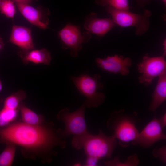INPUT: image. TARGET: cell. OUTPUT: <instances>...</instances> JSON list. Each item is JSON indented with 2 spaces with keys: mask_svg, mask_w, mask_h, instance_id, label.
<instances>
[{
  "mask_svg": "<svg viewBox=\"0 0 166 166\" xmlns=\"http://www.w3.org/2000/svg\"><path fill=\"white\" fill-rule=\"evenodd\" d=\"M51 122L38 125L18 122L0 128V142L20 147L23 153L43 157L49 162L54 154L53 148L59 146L64 148L66 143L55 131Z\"/></svg>",
  "mask_w": 166,
  "mask_h": 166,
  "instance_id": "1",
  "label": "cell"
},
{
  "mask_svg": "<svg viewBox=\"0 0 166 166\" xmlns=\"http://www.w3.org/2000/svg\"><path fill=\"white\" fill-rule=\"evenodd\" d=\"M85 105L84 103L77 110L70 112L67 108L61 109L57 115V118L63 121L65 124L63 130L56 131L61 138L73 136L71 144L75 148L80 140L89 132L87 128L85 118Z\"/></svg>",
  "mask_w": 166,
  "mask_h": 166,
  "instance_id": "2",
  "label": "cell"
},
{
  "mask_svg": "<svg viewBox=\"0 0 166 166\" xmlns=\"http://www.w3.org/2000/svg\"><path fill=\"white\" fill-rule=\"evenodd\" d=\"M132 117L123 109L115 111L111 114L107 122L108 128L113 132V135L119 140L120 145L128 147L136 138L139 132Z\"/></svg>",
  "mask_w": 166,
  "mask_h": 166,
  "instance_id": "3",
  "label": "cell"
},
{
  "mask_svg": "<svg viewBox=\"0 0 166 166\" xmlns=\"http://www.w3.org/2000/svg\"><path fill=\"white\" fill-rule=\"evenodd\" d=\"M116 143V138L113 135L108 136L100 130L97 134L93 135L89 133L85 136L79 143L77 149L83 148L86 156L99 160L110 159Z\"/></svg>",
  "mask_w": 166,
  "mask_h": 166,
  "instance_id": "4",
  "label": "cell"
},
{
  "mask_svg": "<svg viewBox=\"0 0 166 166\" xmlns=\"http://www.w3.org/2000/svg\"><path fill=\"white\" fill-rule=\"evenodd\" d=\"M70 78L79 92L86 98L84 102L86 107L97 108L103 103L105 96L98 91L104 86L100 82L101 76L99 74H95L91 77L84 73L77 77L71 76Z\"/></svg>",
  "mask_w": 166,
  "mask_h": 166,
  "instance_id": "5",
  "label": "cell"
},
{
  "mask_svg": "<svg viewBox=\"0 0 166 166\" xmlns=\"http://www.w3.org/2000/svg\"><path fill=\"white\" fill-rule=\"evenodd\" d=\"M105 9L117 26L121 27H133L136 28L135 34L137 36L143 35L149 29V18L152 13L148 9H145L142 14L133 13L130 10H117L108 6L106 7Z\"/></svg>",
  "mask_w": 166,
  "mask_h": 166,
  "instance_id": "6",
  "label": "cell"
},
{
  "mask_svg": "<svg viewBox=\"0 0 166 166\" xmlns=\"http://www.w3.org/2000/svg\"><path fill=\"white\" fill-rule=\"evenodd\" d=\"M62 48L69 49L70 55L73 57L77 56V52L82 48L84 43L88 42L91 37L89 32L81 33L79 28L71 24H67L59 32Z\"/></svg>",
  "mask_w": 166,
  "mask_h": 166,
  "instance_id": "7",
  "label": "cell"
},
{
  "mask_svg": "<svg viewBox=\"0 0 166 166\" xmlns=\"http://www.w3.org/2000/svg\"><path fill=\"white\" fill-rule=\"evenodd\" d=\"M165 56L150 57L144 55L142 61L137 64V69L141 75L138 77L139 82L147 86L152 83L153 79L166 72Z\"/></svg>",
  "mask_w": 166,
  "mask_h": 166,
  "instance_id": "8",
  "label": "cell"
},
{
  "mask_svg": "<svg viewBox=\"0 0 166 166\" xmlns=\"http://www.w3.org/2000/svg\"><path fill=\"white\" fill-rule=\"evenodd\" d=\"M163 128L158 119L155 117L139 132L131 144L143 148H148L157 141L166 139V136L163 132Z\"/></svg>",
  "mask_w": 166,
  "mask_h": 166,
  "instance_id": "9",
  "label": "cell"
},
{
  "mask_svg": "<svg viewBox=\"0 0 166 166\" xmlns=\"http://www.w3.org/2000/svg\"><path fill=\"white\" fill-rule=\"evenodd\" d=\"M20 12L30 24L42 29L48 28L49 9L41 6L34 8L29 4L15 3Z\"/></svg>",
  "mask_w": 166,
  "mask_h": 166,
  "instance_id": "10",
  "label": "cell"
},
{
  "mask_svg": "<svg viewBox=\"0 0 166 166\" xmlns=\"http://www.w3.org/2000/svg\"><path fill=\"white\" fill-rule=\"evenodd\" d=\"M95 62L97 66L103 70L114 74L127 76L129 73V67L132 65L131 59L124 58L121 55L115 54L108 56L105 58H96Z\"/></svg>",
  "mask_w": 166,
  "mask_h": 166,
  "instance_id": "11",
  "label": "cell"
},
{
  "mask_svg": "<svg viewBox=\"0 0 166 166\" xmlns=\"http://www.w3.org/2000/svg\"><path fill=\"white\" fill-rule=\"evenodd\" d=\"M116 26L112 18H99L94 12L91 13L86 17L84 25L85 28L89 32L100 37L104 36Z\"/></svg>",
  "mask_w": 166,
  "mask_h": 166,
  "instance_id": "12",
  "label": "cell"
},
{
  "mask_svg": "<svg viewBox=\"0 0 166 166\" xmlns=\"http://www.w3.org/2000/svg\"><path fill=\"white\" fill-rule=\"evenodd\" d=\"M9 42L18 47L21 50L27 51L35 49L31 30L25 26L13 25Z\"/></svg>",
  "mask_w": 166,
  "mask_h": 166,
  "instance_id": "13",
  "label": "cell"
},
{
  "mask_svg": "<svg viewBox=\"0 0 166 166\" xmlns=\"http://www.w3.org/2000/svg\"><path fill=\"white\" fill-rule=\"evenodd\" d=\"M18 54L23 63L27 64L31 63L35 64L49 65L51 60L50 53L46 49H35L27 51L20 50Z\"/></svg>",
  "mask_w": 166,
  "mask_h": 166,
  "instance_id": "14",
  "label": "cell"
},
{
  "mask_svg": "<svg viewBox=\"0 0 166 166\" xmlns=\"http://www.w3.org/2000/svg\"><path fill=\"white\" fill-rule=\"evenodd\" d=\"M148 110L155 112L166 99V72L158 77Z\"/></svg>",
  "mask_w": 166,
  "mask_h": 166,
  "instance_id": "15",
  "label": "cell"
},
{
  "mask_svg": "<svg viewBox=\"0 0 166 166\" xmlns=\"http://www.w3.org/2000/svg\"><path fill=\"white\" fill-rule=\"evenodd\" d=\"M22 122L27 124L38 125L44 123L42 115L35 113L22 102L19 108Z\"/></svg>",
  "mask_w": 166,
  "mask_h": 166,
  "instance_id": "16",
  "label": "cell"
},
{
  "mask_svg": "<svg viewBox=\"0 0 166 166\" xmlns=\"http://www.w3.org/2000/svg\"><path fill=\"white\" fill-rule=\"evenodd\" d=\"M25 91L19 90L8 97L5 99L3 107L13 110L19 108L22 101L26 98Z\"/></svg>",
  "mask_w": 166,
  "mask_h": 166,
  "instance_id": "17",
  "label": "cell"
},
{
  "mask_svg": "<svg viewBox=\"0 0 166 166\" xmlns=\"http://www.w3.org/2000/svg\"><path fill=\"white\" fill-rule=\"evenodd\" d=\"M4 150L0 154V166H10L13 163L16 150V146L6 144Z\"/></svg>",
  "mask_w": 166,
  "mask_h": 166,
  "instance_id": "18",
  "label": "cell"
},
{
  "mask_svg": "<svg viewBox=\"0 0 166 166\" xmlns=\"http://www.w3.org/2000/svg\"><path fill=\"white\" fill-rule=\"evenodd\" d=\"M96 3L103 6H110L116 9L129 11L128 0H95Z\"/></svg>",
  "mask_w": 166,
  "mask_h": 166,
  "instance_id": "19",
  "label": "cell"
},
{
  "mask_svg": "<svg viewBox=\"0 0 166 166\" xmlns=\"http://www.w3.org/2000/svg\"><path fill=\"white\" fill-rule=\"evenodd\" d=\"M18 109L13 110L3 107L0 111V127H5L17 117Z\"/></svg>",
  "mask_w": 166,
  "mask_h": 166,
  "instance_id": "20",
  "label": "cell"
},
{
  "mask_svg": "<svg viewBox=\"0 0 166 166\" xmlns=\"http://www.w3.org/2000/svg\"><path fill=\"white\" fill-rule=\"evenodd\" d=\"M14 2L11 0H0V12L6 17L13 19L16 13Z\"/></svg>",
  "mask_w": 166,
  "mask_h": 166,
  "instance_id": "21",
  "label": "cell"
},
{
  "mask_svg": "<svg viewBox=\"0 0 166 166\" xmlns=\"http://www.w3.org/2000/svg\"><path fill=\"white\" fill-rule=\"evenodd\" d=\"M153 156L155 158H159L162 162H166V147L163 146L159 149H154L152 151Z\"/></svg>",
  "mask_w": 166,
  "mask_h": 166,
  "instance_id": "22",
  "label": "cell"
},
{
  "mask_svg": "<svg viewBox=\"0 0 166 166\" xmlns=\"http://www.w3.org/2000/svg\"><path fill=\"white\" fill-rule=\"evenodd\" d=\"M85 165L86 166H94L97 165L98 159L91 156H86Z\"/></svg>",
  "mask_w": 166,
  "mask_h": 166,
  "instance_id": "23",
  "label": "cell"
},
{
  "mask_svg": "<svg viewBox=\"0 0 166 166\" xmlns=\"http://www.w3.org/2000/svg\"><path fill=\"white\" fill-rule=\"evenodd\" d=\"M153 0H136L138 6L143 7L150 3Z\"/></svg>",
  "mask_w": 166,
  "mask_h": 166,
  "instance_id": "24",
  "label": "cell"
},
{
  "mask_svg": "<svg viewBox=\"0 0 166 166\" xmlns=\"http://www.w3.org/2000/svg\"><path fill=\"white\" fill-rule=\"evenodd\" d=\"M159 122L163 128L166 126V113L162 116L159 119H158Z\"/></svg>",
  "mask_w": 166,
  "mask_h": 166,
  "instance_id": "25",
  "label": "cell"
},
{
  "mask_svg": "<svg viewBox=\"0 0 166 166\" xmlns=\"http://www.w3.org/2000/svg\"><path fill=\"white\" fill-rule=\"evenodd\" d=\"M35 0H13L14 3L30 5Z\"/></svg>",
  "mask_w": 166,
  "mask_h": 166,
  "instance_id": "26",
  "label": "cell"
},
{
  "mask_svg": "<svg viewBox=\"0 0 166 166\" xmlns=\"http://www.w3.org/2000/svg\"><path fill=\"white\" fill-rule=\"evenodd\" d=\"M166 39L164 41L163 45H164L163 47V50H164V53L163 54V55L165 56L166 55Z\"/></svg>",
  "mask_w": 166,
  "mask_h": 166,
  "instance_id": "27",
  "label": "cell"
},
{
  "mask_svg": "<svg viewBox=\"0 0 166 166\" xmlns=\"http://www.w3.org/2000/svg\"><path fill=\"white\" fill-rule=\"evenodd\" d=\"M4 44L2 38L0 36V51L3 48Z\"/></svg>",
  "mask_w": 166,
  "mask_h": 166,
  "instance_id": "28",
  "label": "cell"
},
{
  "mask_svg": "<svg viewBox=\"0 0 166 166\" xmlns=\"http://www.w3.org/2000/svg\"><path fill=\"white\" fill-rule=\"evenodd\" d=\"M164 6L166 7V0H161Z\"/></svg>",
  "mask_w": 166,
  "mask_h": 166,
  "instance_id": "29",
  "label": "cell"
},
{
  "mask_svg": "<svg viewBox=\"0 0 166 166\" xmlns=\"http://www.w3.org/2000/svg\"><path fill=\"white\" fill-rule=\"evenodd\" d=\"M2 82L0 80V92L2 90Z\"/></svg>",
  "mask_w": 166,
  "mask_h": 166,
  "instance_id": "30",
  "label": "cell"
},
{
  "mask_svg": "<svg viewBox=\"0 0 166 166\" xmlns=\"http://www.w3.org/2000/svg\"><path fill=\"white\" fill-rule=\"evenodd\" d=\"M74 165L75 166H80L81 165V164L79 163H77L75 164Z\"/></svg>",
  "mask_w": 166,
  "mask_h": 166,
  "instance_id": "31",
  "label": "cell"
}]
</instances>
